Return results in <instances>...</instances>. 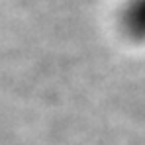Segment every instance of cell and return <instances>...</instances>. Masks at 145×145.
I'll list each match as a JSON object with an SVG mask.
<instances>
[{"label":"cell","instance_id":"obj_1","mask_svg":"<svg viewBox=\"0 0 145 145\" xmlns=\"http://www.w3.org/2000/svg\"><path fill=\"white\" fill-rule=\"evenodd\" d=\"M120 27L129 39H145V0H127L120 12Z\"/></svg>","mask_w":145,"mask_h":145}]
</instances>
